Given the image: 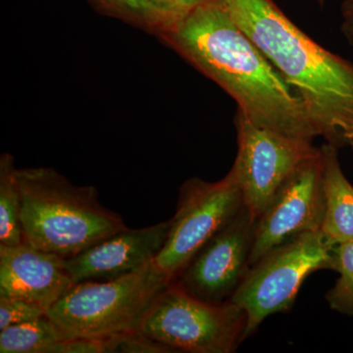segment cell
<instances>
[{
  "mask_svg": "<svg viewBox=\"0 0 353 353\" xmlns=\"http://www.w3.org/2000/svg\"><path fill=\"white\" fill-rule=\"evenodd\" d=\"M256 220L245 205L179 272L174 284L204 303L229 301L250 268Z\"/></svg>",
  "mask_w": 353,
  "mask_h": 353,
  "instance_id": "obj_10",
  "label": "cell"
},
{
  "mask_svg": "<svg viewBox=\"0 0 353 353\" xmlns=\"http://www.w3.org/2000/svg\"><path fill=\"white\" fill-rule=\"evenodd\" d=\"M320 148L326 199L321 230L336 245L353 240V185L341 170L338 148L329 143Z\"/></svg>",
  "mask_w": 353,
  "mask_h": 353,
  "instance_id": "obj_13",
  "label": "cell"
},
{
  "mask_svg": "<svg viewBox=\"0 0 353 353\" xmlns=\"http://www.w3.org/2000/svg\"><path fill=\"white\" fill-rule=\"evenodd\" d=\"M99 13L160 37L175 27L148 0H88Z\"/></svg>",
  "mask_w": 353,
  "mask_h": 353,
  "instance_id": "obj_15",
  "label": "cell"
},
{
  "mask_svg": "<svg viewBox=\"0 0 353 353\" xmlns=\"http://www.w3.org/2000/svg\"><path fill=\"white\" fill-rule=\"evenodd\" d=\"M334 246L322 230L310 232L274 248L250 266L229 301L245 312V341L267 317L292 309L310 274L332 270Z\"/></svg>",
  "mask_w": 353,
  "mask_h": 353,
  "instance_id": "obj_5",
  "label": "cell"
},
{
  "mask_svg": "<svg viewBox=\"0 0 353 353\" xmlns=\"http://www.w3.org/2000/svg\"><path fill=\"white\" fill-rule=\"evenodd\" d=\"M236 125L238 154L232 168L240 180L245 208L259 218L288 176L319 148L259 126L239 112Z\"/></svg>",
  "mask_w": 353,
  "mask_h": 353,
  "instance_id": "obj_8",
  "label": "cell"
},
{
  "mask_svg": "<svg viewBox=\"0 0 353 353\" xmlns=\"http://www.w3.org/2000/svg\"><path fill=\"white\" fill-rule=\"evenodd\" d=\"M173 280L155 262L104 282L78 283L48 311L64 340L108 339L138 331L155 299Z\"/></svg>",
  "mask_w": 353,
  "mask_h": 353,
  "instance_id": "obj_4",
  "label": "cell"
},
{
  "mask_svg": "<svg viewBox=\"0 0 353 353\" xmlns=\"http://www.w3.org/2000/svg\"><path fill=\"white\" fill-rule=\"evenodd\" d=\"M61 332L48 314L34 321L11 325L0 331L1 353H50L63 341Z\"/></svg>",
  "mask_w": 353,
  "mask_h": 353,
  "instance_id": "obj_14",
  "label": "cell"
},
{
  "mask_svg": "<svg viewBox=\"0 0 353 353\" xmlns=\"http://www.w3.org/2000/svg\"><path fill=\"white\" fill-rule=\"evenodd\" d=\"M159 38L231 95L248 119L313 143L303 102L223 0H208Z\"/></svg>",
  "mask_w": 353,
  "mask_h": 353,
  "instance_id": "obj_1",
  "label": "cell"
},
{
  "mask_svg": "<svg viewBox=\"0 0 353 353\" xmlns=\"http://www.w3.org/2000/svg\"><path fill=\"white\" fill-rule=\"evenodd\" d=\"M15 171L12 155L3 153L0 157V243L6 245H17L24 241Z\"/></svg>",
  "mask_w": 353,
  "mask_h": 353,
  "instance_id": "obj_16",
  "label": "cell"
},
{
  "mask_svg": "<svg viewBox=\"0 0 353 353\" xmlns=\"http://www.w3.org/2000/svg\"><path fill=\"white\" fill-rule=\"evenodd\" d=\"M24 241L64 259L127 229L92 185H76L48 167L16 169Z\"/></svg>",
  "mask_w": 353,
  "mask_h": 353,
  "instance_id": "obj_3",
  "label": "cell"
},
{
  "mask_svg": "<svg viewBox=\"0 0 353 353\" xmlns=\"http://www.w3.org/2000/svg\"><path fill=\"white\" fill-rule=\"evenodd\" d=\"M148 1L159 9L176 26L208 0H148Z\"/></svg>",
  "mask_w": 353,
  "mask_h": 353,
  "instance_id": "obj_21",
  "label": "cell"
},
{
  "mask_svg": "<svg viewBox=\"0 0 353 353\" xmlns=\"http://www.w3.org/2000/svg\"><path fill=\"white\" fill-rule=\"evenodd\" d=\"M74 285L64 257L26 241L0 243V296L24 299L48 311Z\"/></svg>",
  "mask_w": 353,
  "mask_h": 353,
  "instance_id": "obj_12",
  "label": "cell"
},
{
  "mask_svg": "<svg viewBox=\"0 0 353 353\" xmlns=\"http://www.w3.org/2000/svg\"><path fill=\"white\" fill-rule=\"evenodd\" d=\"M303 102L315 138L353 150V64L309 38L273 0H223Z\"/></svg>",
  "mask_w": 353,
  "mask_h": 353,
  "instance_id": "obj_2",
  "label": "cell"
},
{
  "mask_svg": "<svg viewBox=\"0 0 353 353\" xmlns=\"http://www.w3.org/2000/svg\"><path fill=\"white\" fill-rule=\"evenodd\" d=\"M246 320L245 311L232 301L204 303L172 282L138 331L174 352L232 353L245 341Z\"/></svg>",
  "mask_w": 353,
  "mask_h": 353,
  "instance_id": "obj_6",
  "label": "cell"
},
{
  "mask_svg": "<svg viewBox=\"0 0 353 353\" xmlns=\"http://www.w3.org/2000/svg\"><path fill=\"white\" fill-rule=\"evenodd\" d=\"M326 210L321 148L292 172L257 218L250 266L274 248L321 230Z\"/></svg>",
  "mask_w": 353,
  "mask_h": 353,
  "instance_id": "obj_9",
  "label": "cell"
},
{
  "mask_svg": "<svg viewBox=\"0 0 353 353\" xmlns=\"http://www.w3.org/2000/svg\"><path fill=\"white\" fill-rule=\"evenodd\" d=\"M46 314V309L24 299L0 296V331L11 325L34 321Z\"/></svg>",
  "mask_w": 353,
  "mask_h": 353,
  "instance_id": "obj_18",
  "label": "cell"
},
{
  "mask_svg": "<svg viewBox=\"0 0 353 353\" xmlns=\"http://www.w3.org/2000/svg\"><path fill=\"white\" fill-rule=\"evenodd\" d=\"M108 352L171 353V348L152 340L139 331L129 332L108 338Z\"/></svg>",
  "mask_w": 353,
  "mask_h": 353,
  "instance_id": "obj_19",
  "label": "cell"
},
{
  "mask_svg": "<svg viewBox=\"0 0 353 353\" xmlns=\"http://www.w3.org/2000/svg\"><path fill=\"white\" fill-rule=\"evenodd\" d=\"M243 208V190L233 168L218 182L192 178L183 183L166 243L154 261L158 268L174 280Z\"/></svg>",
  "mask_w": 353,
  "mask_h": 353,
  "instance_id": "obj_7",
  "label": "cell"
},
{
  "mask_svg": "<svg viewBox=\"0 0 353 353\" xmlns=\"http://www.w3.org/2000/svg\"><path fill=\"white\" fill-rule=\"evenodd\" d=\"M171 221L123 230L85 252L65 259L75 284L104 282L136 273L152 263L166 243Z\"/></svg>",
  "mask_w": 353,
  "mask_h": 353,
  "instance_id": "obj_11",
  "label": "cell"
},
{
  "mask_svg": "<svg viewBox=\"0 0 353 353\" xmlns=\"http://www.w3.org/2000/svg\"><path fill=\"white\" fill-rule=\"evenodd\" d=\"M343 34L347 37L350 43H353V0H347L343 4Z\"/></svg>",
  "mask_w": 353,
  "mask_h": 353,
  "instance_id": "obj_22",
  "label": "cell"
},
{
  "mask_svg": "<svg viewBox=\"0 0 353 353\" xmlns=\"http://www.w3.org/2000/svg\"><path fill=\"white\" fill-rule=\"evenodd\" d=\"M50 353H108V339H67L55 343Z\"/></svg>",
  "mask_w": 353,
  "mask_h": 353,
  "instance_id": "obj_20",
  "label": "cell"
},
{
  "mask_svg": "<svg viewBox=\"0 0 353 353\" xmlns=\"http://www.w3.org/2000/svg\"><path fill=\"white\" fill-rule=\"evenodd\" d=\"M332 270L340 274L326 294L330 307L341 314L353 315V240L336 243L333 248Z\"/></svg>",
  "mask_w": 353,
  "mask_h": 353,
  "instance_id": "obj_17",
  "label": "cell"
},
{
  "mask_svg": "<svg viewBox=\"0 0 353 353\" xmlns=\"http://www.w3.org/2000/svg\"><path fill=\"white\" fill-rule=\"evenodd\" d=\"M317 1L319 2V3H322L323 0H317Z\"/></svg>",
  "mask_w": 353,
  "mask_h": 353,
  "instance_id": "obj_23",
  "label": "cell"
}]
</instances>
